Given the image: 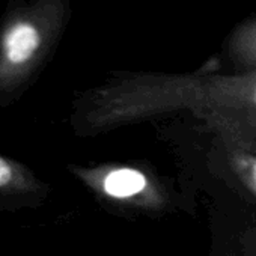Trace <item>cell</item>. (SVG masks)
I'll list each match as a JSON object with an SVG mask.
<instances>
[{
    "mask_svg": "<svg viewBox=\"0 0 256 256\" xmlns=\"http://www.w3.org/2000/svg\"><path fill=\"white\" fill-rule=\"evenodd\" d=\"M229 56L242 72H256V18L242 22L234 30Z\"/></svg>",
    "mask_w": 256,
    "mask_h": 256,
    "instance_id": "cell-3",
    "label": "cell"
},
{
    "mask_svg": "<svg viewBox=\"0 0 256 256\" xmlns=\"http://www.w3.org/2000/svg\"><path fill=\"white\" fill-rule=\"evenodd\" d=\"M12 176H14V172H12L11 164L5 158L0 157V186H6L8 182H11Z\"/></svg>",
    "mask_w": 256,
    "mask_h": 256,
    "instance_id": "cell-6",
    "label": "cell"
},
{
    "mask_svg": "<svg viewBox=\"0 0 256 256\" xmlns=\"http://www.w3.org/2000/svg\"><path fill=\"white\" fill-rule=\"evenodd\" d=\"M86 182L102 196L133 206L158 208L163 194L142 170L130 166H104L84 172Z\"/></svg>",
    "mask_w": 256,
    "mask_h": 256,
    "instance_id": "cell-2",
    "label": "cell"
},
{
    "mask_svg": "<svg viewBox=\"0 0 256 256\" xmlns=\"http://www.w3.org/2000/svg\"><path fill=\"white\" fill-rule=\"evenodd\" d=\"M228 151L235 175L247 187V190L256 196V154L240 148H228Z\"/></svg>",
    "mask_w": 256,
    "mask_h": 256,
    "instance_id": "cell-5",
    "label": "cell"
},
{
    "mask_svg": "<svg viewBox=\"0 0 256 256\" xmlns=\"http://www.w3.org/2000/svg\"><path fill=\"white\" fill-rule=\"evenodd\" d=\"M178 110L204 120L226 148L256 154V72L125 76L100 92L94 124L114 126Z\"/></svg>",
    "mask_w": 256,
    "mask_h": 256,
    "instance_id": "cell-1",
    "label": "cell"
},
{
    "mask_svg": "<svg viewBox=\"0 0 256 256\" xmlns=\"http://www.w3.org/2000/svg\"><path fill=\"white\" fill-rule=\"evenodd\" d=\"M40 46V35L30 24H17L5 41L6 56L12 64H23L32 58Z\"/></svg>",
    "mask_w": 256,
    "mask_h": 256,
    "instance_id": "cell-4",
    "label": "cell"
},
{
    "mask_svg": "<svg viewBox=\"0 0 256 256\" xmlns=\"http://www.w3.org/2000/svg\"><path fill=\"white\" fill-rule=\"evenodd\" d=\"M253 256H256V252H254V254H253Z\"/></svg>",
    "mask_w": 256,
    "mask_h": 256,
    "instance_id": "cell-7",
    "label": "cell"
}]
</instances>
